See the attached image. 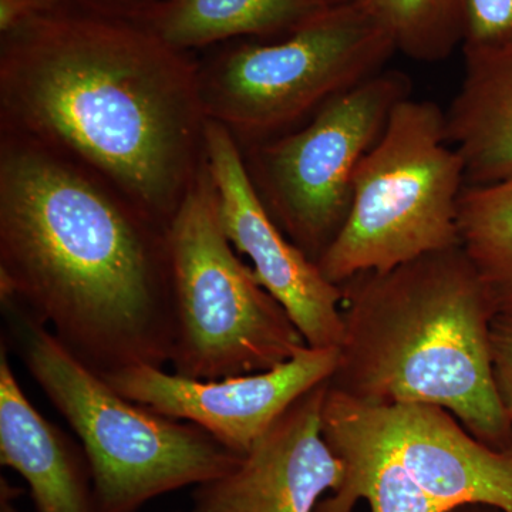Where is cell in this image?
I'll use <instances>...</instances> for the list:
<instances>
[{
  "mask_svg": "<svg viewBox=\"0 0 512 512\" xmlns=\"http://www.w3.org/2000/svg\"><path fill=\"white\" fill-rule=\"evenodd\" d=\"M8 134L73 161L168 229L205 158L198 67L143 26L73 8L2 36Z\"/></svg>",
  "mask_w": 512,
  "mask_h": 512,
  "instance_id": "obj_1",
  "label": "cell"
},
{
  "mask_svg": "<svg viewBox=\"0 0 512 512\" xmlns=\"http://www.w3.org/2000/svg\"><path fill=\"white\" fill-rule=\"evenodd\" d=\"M463 50L512 46V0H463Z\"/></svg>",
  "mask_w": 512,
  "mask_h": 512,
  "instance_id": "obj_19",
  "label": "cell"
},
{
  "mask_svg": "<svg viewBox=\"0 0 512 512\" xmlns=\"http://www.w3.org/2000/svg\"><path fill=\"white\" fill-rule=\"evenodd\" d=\"M322 436L343 461L345 474L338 490L323 497L315 512H353L359 501H366L370 512H446L360 421L348 397L330 387L323 403Z\"/></svg>",
  "mask_w": 512,
  "mask_h": 512,
  "instance_id": "obj_15",
  "label": "cell"
},
{
  "mask_svg": "<svg viewBox=\"0 0 512 512\" xmlns=\"http://www.w3.org/2000/svg\"><path fill=\"white\" fill-rule=\"evenodd\" d=\"M167 0H67L70 8L106 16V18L141 22Z\"/></svg>",
  "mask_w": 512,
  "mask_h": 512,
  "instance_id": "obj_21",
  "label": "cell"
},
{
  "mask_svg": "<svg viewBox=\"0 0 512 512\" xmlns=\"http://www.w3.org/2000/svg\"><path fill=\"white\" fill-rule=\"evenodd\" d=\"M458 231L495 316L512 318V178L491 187L464 188Z\"/></svg>",
  "mask_w": 512,
  "mask_h": 512,
  "instance_id": "obj_17",
  "label": "cell"
},
{
  "mask_svg": "<svg viewBox=\"0 0 512 512\" xmlns=\"http://www.w3.org/2000/svg\"><path fill=\"white\" fill-rule=\"evenodd\" d=\"M70 8L67 0H0V33L12 32L37 16Z\"/></svg>",
  "mask_w": 512,
  "mask_h": 512,
  "instance_id": "obj_22",
  "label": "cell"
},
{
  "mask_svg": "<svg viewBox=\"0 0 512 512\" xmlns=\"http://www.w3.org/2000/svg\"><path fill=\"white\" fill-rule=\"evenodd\" d=\"M19 491L2 478L0 480V512H20L15 505Z\"/></svg>",
  "mask_w": 512,
  "mask_h": 512,
  "instance_id": "obj_23",
  "label": "cell"
},
{
  "mask_svg": "<svg viewBox=\"0 0 512 512\" xmlns=\"http://www.w3.org/2000/svg\"><path fill=\"white\" fill-rule=\"evenodd\" d=\"M329 380L299 397L227 476L195 487L201 512H315L345 466L322 436Z\"/></svg>",
  "mask_w": 512,
  "mask_h": 512,
  "instance_id": "obj_11",
  "label": "cell"
},
{
  "mask_svg": "<svg viewBox=\"0 0 512 512\" xmlns=\"http://www.w3.org/2000/svg\"><path fill=\"white\" fill-rule=\"evenodd\" d=\"M446 512H504L498 510V508L490 507V505H481V504H470V505H461V507L451 508Z\"/></svg>",
  "mask_w": 512,
  "mask_h": 512,
  "instance_id": "obj_24",
  "label": "cell"
},
{
  "mask_svg": "<svg viewBox=\"0 0 512 512\" xmlns=\"http://www.w3.org/2000/svg\"><path fill=\"white\" fill-rule=\"evenodd\" d=\"M319 3L325 6L343 5V3L355 2V0H318Z\"/></svg>",
  "mask_w": 512,
  "mask_h": 512,
  "instance_id": "obj_25",
  "label": "cell"
},
{
  "mask_svg": "<svg viewBox=\"0 0 512 512\" xmlns=\"http://www.w3.org/2000/svg\"><path fill=\"white\" fill-rule=\"evenodd\" d=\"M466 74L446 114V136L464 163L466 187L512 178V46L464 50Z\"/></svg>",
  "mask_w": 512,
  "mask_h": 512,
  "instance_id": "obj_14",
  "label": "cell"
},
{
  "mask_svg": "<svg viewBox=\"0 0 512 512\" xmlns=\"http://www.w3.org/2000/svg\"><path fill=\"white\" fill-rule=\"evenodd\" d=\"M323 8L318 0H167L137 25L187 53L232 37L286 36Z\"/></svg>",
  "mask_w": 512,
  "mask_h": 512,
  "instance_id": "obj_16",
  "label": "cell"
},
{
  "mask_svg": "<svg viewBox=\"0 0 512 512\" xmlns=\"http://www.w3.org/2000/svg\"><path fill=\"white\" fill-rule=\"evenodd\" d=\"M0 303L20 360L82 443L99 512H137L160 495L211 483L239 466L242 454L197 424L121 396L18 303Z\"/></svg>",
  "mask_w": 512,
  "mask_h": 512,
  "instance_id": "obj_4",
  "label": "cell"
},
{
  "mask_svg": "<svg viewBox=\"0 0 512 512\" xmlns=\"http://www.w3.org/2000/svg\"><path fill=\"white\" fill-rule=\"evenodd\" d=\"M192 512H201V511L195 510V508H194V510H192Z\"/></svg>",
  "mask_w": 512,
  "mask_h": 512,
  "instance_id": "obj_26",
  "label": "cell"
},
{
  "mask_svg": "<svg viewBox=\"0 0 512 512\" xmlns=\"http://www.w3.org/2000/svg\"><path fill=\"white\" fill-rule=\"evenodd\" d=\"M0 298L101 377L170 363L167 229L86 168L13 134L0 154Z\"/></svg>",
  "mask_w": 512,
  "mask_h": 512,
  "instance_id": "obj_2",
  "label": "cell"
},
{
  "mask_svg": "<svg viewBox=\"0 0 512 512\" xmlns=\"http://www.w3.org/2000/svg\"><path fill=\"white\" fill-rule=\"evenodd\" d=\"M348 400L360 421L444 511L481 504L512 512V446H487L441 407Z\"/></svg>",
  "mask_w": 512,
  "mask_h": 512,
  "instance_id": "obj_12",
  "label": "cell"
},
{
  "mask_svg": "<svg viewBox=\"0 0 512 512\" xmlns=\"http://www.w3.org/2000/svg\"><path fill=\"white\" fill-rule=\"evenodd\" d=\"M392 36L397 52L439 62L463 45V0H357Z\"/></svg>",
  "mask_w": 512,
  "mask_h": 512,
  "instance_id": "obj_18",
  "label": "cell"
},
{
  "mask_svg": "<svg viewBox=\"0 0 512 512\" xmlns=\"http://www.w3.org/2000/svg\"><path fill=\"white\" fill-rule=\"evenodd\" d=\"M0 463L26 481L36 512H99L83 447L37 412L13 373L3 342Z\"/></svg>",
  "mask_w": 512,
  "mask_h": 512,
  "instance_id": "obj_13",
  "label": "cell"
},
{
  "mask_svg": "<svg viewBox=\"0 0 512 512\" xmlns=\"http://www.w3.org/2000/svg\"><path fill=\"white\" fill-rule=\"evenodd\" d=\"M338 357V349L306 345L288 362L252 375L194 380L163 367L136 366L103 379L131 402L197 424L245 456L299 397L328 382Z\"/></svg>",
  "mask_w": 512,
  "mask_h": 512,
  "instance_id": "obj_10",
  "label": "cell"
},
{
  "mask_svg": "<svg viewBox=\"0 0 512 512\" xmlns=\"http://www.w3.org/2000/svg\"><path fill=\"white\" fill-rule=\"evenodd\" d=\"M340 288L343 339L330 389L370 406L441 407L487 446H512L491 366L495 313L461 245Z\"/></svg>",
  "mask_w": 512,
  "mask_h": 512,
  "instance_id": "obj_3",
  "label": "cell"
},
{
  "mask_svg": "<svg viewBox=\"0 0 512 512\" xmlns=\"http://www.w3.org/2000/svg\"><path fill=\"white\" fill-rule=\"evenodd\" d=\"M463 158L446 136V114L431 101H400L353 177L345 225L319 259L342 285L460 245Z\"/></svg>",
  "mask_w": 512,
  "mask_h": 512,
  "instance_id": "obj_6",
  "label": "cell"
},
{
  "mask_svg": "<svg viewBox=\"0 0 512 512\" xmlns=\"http://www.w3.org/2000/svg\"><path fill=\"white\" fill-rule=\"evenodd\" d=\"M491 366L495 389L512 421V318L495 316L490 330Z\"/></svg>",
  "mask_w": 512,
  "mask_h": 512,
  "instance_id": "obj_20",
  "label": "cell"
},
{
  "mask_svg": "<svg viewBox=\"0 0 512 512\" xmlns=\"http://www.w3.org/2000/svg\"><path fill=\"white\" fill-rule=\"evenodd\" d=\"M167 238L175 375L194 380L252 375L288 362L305 348L281 303L228 241L205 158Z\"/></svg>",
  "mask_w": 512,
  "mask_h": 512,
  "instance_id": "obj_5",
  "label": "cell"
},
{
  "mask_svg": "<svg viewBox=\"0 0 512 512\" xmlns=\"http://www.w3.org/2000/svg\"><path fill=\"white\" fill-rule=\"evenodd\" d=\"M394 52L362 3L326 6L279 42L231 47L198 67L202 109L232 134L264 140L383 72Z\"/></svg>",
  "mask_w": 512,
  "mask_h": 512,
  "instance_id": "obj_7",
  "label": "cell"
},
{
  "mask_svg": "<svg viewBox=\"0 0 512 512\" xmlns=\"http://www.w3.org/2000/svg\"><path fill=\"white\" fill-rule=\"evenodd\" d=\"M204 146L228 241L252 262L259 284L281 303L306 345L338 349L343 339L342 288L322 274L266 210L234 134L207 119Z\"/></svg>",
  "mask_w": 512,
  "mask_h": 512,
  "instance_id": "obj_9",
  "label": "cell"
},
{
  "mask_svg": "<svg viewBox=\"0 0 512 512\" xmlns=\"http://www.w3.org/2000/svg\"><path fill=\"white\" fill-rule=\"evenodd\" d=\"M410 92L406 74L377 73L320 107L308 126L249 154V175L266 210L316 264L348 218L357 167Z\"/></svg>",
  "mask_w": 512,
  "mask_h": 512,
  "instance_id": "obj_8",
  "label": "cell"
}]
</instances>
